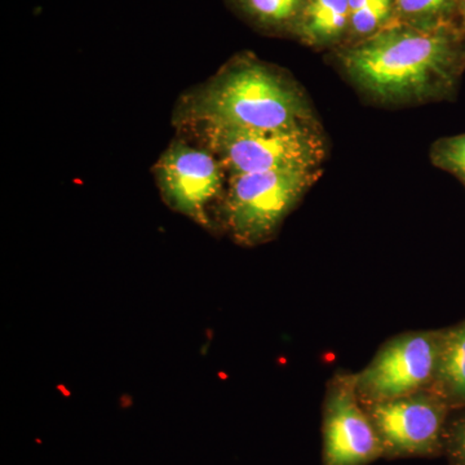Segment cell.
I'll return each instance as SVG.
<instances>
[{
	"label": "cell",
	"instance_id": "cell-4",
	"mask_svg": "<svg viewBox=\"0 0 465 465\" xmlns=\"http://www.w3.org/2000/svg\"><path fill=\"white\" fill-rule=\"evenodd\" d=\"M322 173L321 170H274L229 176L216 216L235 243L256 247L273 240Z\"/></svg>",
	"mask_w": 465,
	"mask_h": 465
},
{
	"label": "cell",
	"instance_id": "cell-8",
	"mask_svg": "<svg viewBox=\"0 0 465 465\" xmlns=\"http://www.w3.org/2000/svg\"><path fill=\"white\" fill-rule=\"evenodd\" d=\"M384 458L374 423L357 394L356 374L336 372L322 406V465H370Z\"/></svg>",
	"mask_w": 465,
	"mask_h": 465
},
{
	"label": "cell",
	"instance_id": "cell-6",
	"mask_svg": "<svg viewBox=\"0 0 465 465\" xmlns=\"http://www.w3.org/2000/svg\"><path fill=\"white\" fill-rule=\"evenodd\" d=\"M440 330H419L393 336L356 372L357 394L363 405L430 391L439 367Z\"/></svg>",
	"mask_w": 465,
	"mask_h": 465
},
{
	"label": "cell",
	"instance_id": "cell-5",
	"mask_svg": "<svg viewBox=\"0 0 465 465\" xmlns=\"http://www.w3.org/2000/svg\"><path fill=\"white\" fill-rule=\"evenodd\" d=\"M162 201L202 228L213 229L211 210L224 197L226 176L215 155L201 143L179 136L152 168Z\"/></svg>",
	"mask_w": 465,
	"mask_h": 465
},
{
	"label": "cell",
	"instance_id": "cell-10",
	"mask_svg": "<svg viewBox=\"0 0 465 465\" xmlns=\"http://www.w3.org/2000/svg\"><path fill=\"white\" fill-rule=\"evenodd\" d=\"M430 391L452 411L465 409V320L442 329L439 367Z\"/></svg>",
	"mask_w": 465,
	"mask_h": 465
},
{
	"label": "cell",
	"instance_id": "cell-2",
	"mask_svg": "<svg viewBox=\"0 0 465 465\" xmlns=\"http://www.w3.org/2000/svg\"><path fill=\"white\" fill-rule=\"evenodd\" d=\"M173 124L179 131L195 125L275 131L320 122L295 79L244 52L206 82L183 92L174 105Z\"/></svg>",
	"mask_w": 465,
	"mask_h": 465
},
{
	"label": "cell",
	"instance_id": "cell-9",
	"mask_svg": "<svg viewBox=\"0 0 465 465\" xmlns=\"http://www.w3.org/2000/svg\"><path fill=\"white\" fill-rule=\"evenodd\" d=\"M349 25V0H305L292 36L317 50H339L347 45Z\"/></svg>",
	"mask_w": 465,
	"mask_h": 465
},
{
	"label": "cell",
	"instance_id": "cell-15",
	"mask_svg": "<svg viewBox=\"0 0 465 465\" xmlns=\"http://www.w3.org/2000/svg\"><path fill=\"white\" fill-rule=\"evenodd\" d=\"M442 457L448 459L449 465H465V409L450 415Z\"/></svg>",
	"mask_w": 465,
	"mask_h": 465
},
{
	"label": "cell",
	"instance_id": "cell-14",
	"mask_svg": "<svg viewBox=\"0 0 465 465\" xmlns=\"http://www.w3.org/2000/svg\"><path fill=\"white\" fill-rule=\"evenodd\" d=\"M430 158L434 167L452 174L465 188V134L436 140L430 146Z\"/></svg>",
	"mask_w": 465,
	"mask_h": 465
},
{
	"label": "cell",
	"instance_id": "cell-13",
	"mask_svg": "<svg viewBox=\"0 0 465 465\" xmlns=\"http://www.w3.org/2000/svg\"><path fill=\"white\" fill-rule=\"evenodd\" d=\"M461 0H397L394 23L419 27L455 24Z\"/></svg>",
	"mask_w": 465,
	"mask_h": 465
},
{
	"label": "cell",
	"instance_id": "cell-7",
	"mask_svg": "<svg viewBox=\"0 0 465 465\" xmlns=\"http://www.w3.org/2000/svg\"><path fill=\"white\" fill-rule=\"evenodd\" d=\"M363 406L381 440L384 459L442 457L452 410L434 391Z\"/></svg>",
	"mask_w": 465,
	"mask_h": 465
},
{
	"label": "cell",
	"instance_id": "cell-11",
	"mask_svg": "<svg viewBox=\"0 0 465 465\" xmlns=\"http://www.w3.org/2000/svg\"><path fill=\"white\" fill-rule=\"evenodd\" d=\"M242 20L269 35L292 36L305 0H225Z\"/></svg>",
	"mask_w": 465,
	"mask_h": 465
},
{
	"label": "cell",
	"instance_id": "cell-1",
	"mask_svg": "<svg viewBox=\"0 0 465 465\" xmlns=\"http://www.w3.org/2000/svg\"><path fill=\"white\" fill-rule=\"evenodd\" d=\"M351 85L379 105L452 101L465 73V32L457 24L393 23L365 41L336 50Z\"/></svg>",
	"mask_w": 465,
	"mask_h": 465
},
{
	"label": "cell",
	"instance_id": "cell-16",
	"mask_svg": "<svg viewBox=\"0 0 465 465\" xmlns=\"http://www.w3.org/2000/svg\"><path fill=\"white\" fill-rule=\"evenodd\" d=\"M459 17H460V27L465 32V0H461L460 8H459Z\"/></svg>",
	"mask_w": 465,
	"mask_h": 465
},
{
	"label": "cell",
	"instance_id": "cell-3",
	"mask_svg": "<svg viewBox=\"0 0 465 465\" xmlns=\"http://www.w3.org/2000/svg\"><path fill=\"white\" fill-rule=\"evenodd\" d=\"M179 134L206 146L228 177L274 170H321L327 154L321 124L275 131L195 125Z\"/></svg>",
	"mask_w": 465,
	"mask_h": 465
},
{
	"label": "cell",
	"instance_id": "cell-12",
	"mask_svg": "<svg viewBox=\"0 0 465 465\" xmlns=\"http://www.w3.org/2000/svg\"><path fill=\"white\" fill-rule=\"evenodd\" d=\"M397 0H349V36L347 45L365 41L391 25L396 16Z\"/></svg>",
	"mask_w": 465,
	"mask_h": 465
}]
</instances>
